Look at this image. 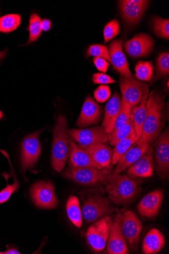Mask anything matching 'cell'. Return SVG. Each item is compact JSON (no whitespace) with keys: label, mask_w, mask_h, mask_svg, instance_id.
I'll return each mask as SVG.
<instances>
[{"label":"cell","mask_w":169,"mask_h":254,"mask_svg":"<svg viewBox=\"0 0 169 254\" xmlns=\"http://www.w3.org/2000/svg\"><path fill=\"white\" fill-rule=\"evenodd\" d=\"M165 97L162 92L157 90L152 91L149 95L147 116L142 135L136 142L137 145L150 144L161 133L166 122Z\"/></svg>","instance_id":"cell-1"},{"label":"cell","mask_w":169,"mask_h":254,"mask_svg":"<svg viewBox=\"0 0 169 254\" xmlns=\"http://www.w3.org/2000/svg\"><path fill=\"white\" fill-rule=\"evenodd\" d=\"M105 183L109 198L118 205L131 203L142 190L138 183L126 175L109 174Z\"/></svg>","instance_id":"cell-2"},{"label":"cell","mask_w":169,"mask_h":254,"mask_svg":"<svg viewBox=\"0 0 169 254\" xmlns=\"http://www.w3.org/2000/svg\"><path fill=\"white\" fill-rule=\"evenodd\" d=\"M70 138L65 119L60 115L54 130L52 148V164L54 169L61 172L65 167L70 151Z\"/></svg>","instance_id":"cell-3"},{"label":"cell","mask_w":169,"mask_h":254,"mask_svg":"<svg viewBox=\"0 0 169 254\" xmlns=\"http://www.w3.org/2000/svg\"><path fill=\"white\" fill-rule=\"evenodd\" d=\"M102 191V189L92 190L83 202L82 217L88 223L102 218L111 210L110 202Z\"/></svg>","instance_id":"cell-4"},{"label":"cell","mask_w":169,"mask_h":254,"mask_svg":"<svg viewBox=\"0 0 169 254\" xmlns=\"http://www.w3.org/2000/svg\"><path fill=\"white\" fill-rule=\"evenodd\" d=\"M119 87L122 93L121 101L131 108L138 104L145 96L149 95L148 85L134 77L127 78L120 76Z\"/></svg>","instance_id":"cell-5"},{"label":"cell","mask_w":169,"mask_h":254,"mask_svg":"<svg viewBox=\"0 0 169 254\" xmlns=\"http://www.w3.org/2000/svg\"><path fill=\"white\" fill-rule=\"evenodd\" d=\"M31 194L34 203L40 208L53 209L58 206L55 187L51 181H41L34 185Z\"/></svg>","instance_id":"cell-6"},{"label":"cell","mask_w":169,"mask_h":254,"mask_svg":"<svg viewBox=\"0 0 169 254\" xmlns=\"http://www.w3.org/2000/svg\"><path fill=\"white\" fill-rule=\"evenodd\" d=\"M41 131L32 133L24 138L21 145V166L25 173L36 166L41 152L39 135Z\"/></svg>","instance_id":"cell-7"},{"label":"cell","mask_w":169,"mask_h":254,"mask_svg":"<svg viewBox=\"0 0 169 254\" xmlns=\"http://www.w3.org/2000/svg\"><path fill=\"white\" fill-rule=\"evenodd\" d=\"M109 172L106 170L87 167L80 169H68L63 176L85 186H93L99 183H105Z\"/></svg>","instance_id":"cell-8"},{"label":"cell","mask_w":169,"mask_h":254,"mask_svg":"<svg viewBox=\"0 0 169 254\" xmlns=\"http://www.w3.org/2000/svg\"><path fill=\"white\" fill-rule=\"evenodd\" d=\"M71 140L78 143L81 148L105 143L109 141V134L102 127L87 129H72L68 131Z\"/></svg>","instance_id":"cell-9"},{"label":"cell","mask_w":169,"mask_h":254,"mask_svg":"<svg viewBox=\"0 0 169 254\" xmlns=\"http://www.w3.org/2000/svg\"><path fill=\"white\" fill-rule=\"evenodd\" d=\"M155 142V167L158 176L168 179L169 177V128L160 134Z\"/></svg>","instance_id":"cell-10"},{"label":"cell","mask_w":169,"mask_h":254,"mask_svg":"<svg viewBox=\"0 0 169 254\" xmlns=\"http://www.w3.org/2000/svg\"><path fill=\"white\" fill-rule=\"evenodd\" d=\"M110 219L106 216L88 229L86 233L87 241L90 247L96 253L103 251L107 246L109 237V221Z\"/></svg>","instance_id":"cell-11"},{"label":"cell","mask_w":169,"mask_h":254,"mask_svg":"<svg viewBox=\"0 0 169 254\" xmlns=\"http://www.w3.org/2000/svg\"><path fill=\"white\" fill-rule=\"evenodd\" d=\"M120 225L126 244L132 248L137 246L139 242L142 225L135 214L131 211L121 214Z\"/></svg>","instance_id":"cell-12"},{"label":"cell","mask_w":169,"mask_h":254,"mask_svg":"<svg viewBox=\"0 0 169 254\" xmlns=\"http://www.w3.org/2000/svg\"><path fill=\"white\" fill-rule=\"evenodd\" d=\"M155 41L149 35L140 33L126 41L124 44L127 54L132 58L146 57L152 52Z\"/></svg>","instance_id":"cell-13"},{"label":"cell","mask_w":169,"mask_h":254,"mask_svg":"<svg viewBox=\"0 0 169 254\" xmlns=\"http://www.w3.org/2000/svg\"><path fill=\"white\" fill-rule=\"evenodd\" d=\"M121 213H117L113 221L109 220V237L107 253L110 254H126L129 251L120 225Z\"/></svg>","instance_id":"cell-14"},{"label":"cell","mask_w":169,"mask_h":254,"mask_svg":"<svg viewBox=\"0 0 169 254\" xmlns=\"http://www.w3.org/2000/svg\"><path fill=\"white\" fill-rule=\"evenodd\" d=\"M150 1L122 0L119 1V9L124 21L129 25L137 24L146 11Z\"/></svg>","instance_id":"cell-15"},{"label":"cell","mask_w":169,"mask_h":254,"mask_svg":"<svg viewBox=\"0 0 169 254\" xmlns=\"http://www.w3.org/2000/svg\"><path fill=\"white\" fill-rule=\"evenodd\" d=\"M103 108L88 96L83 104L76 126L80 128L99 124L102 121Z\"/></svg>","instance_id":"cell-16"},{"label":"cell","mask_w":169,"mask_h":254,"mask_svg":"<svg viewBox=\"0 0 169 254\" xmlns=\"http://www.w3.org/2000/svg\"><path fill=\"white\" fill-rule=\"evenodd\" d=\"M123 42L122 40H115L110 45L109 51L111 63L121 76L131 78L134 77L131 72L126 57L123 51Z\"/></svg>","instance_id":"cell-17"},{"label":"cell","mask_w":169,"mask_h":254,"mask_svg":"<svg viewBox=\"0 0 169 254\" xmlns=\"http://www.w3.org/2000/svg\"><path fill=\"white\" fill-rule=\"evenodd\" d=\"M153 154L152 147L149 146L147 152L129 167V177L133 179L152 177L154 169Z\"/></svg>","instance_id":"cell-18"},{"label":"cell","mask_w":169,"mask_h":254,"mask_svg":"<svg viewBox=\"0 0 169 254\" xmlns=\"http://www.w3.org/2000/svg\"><path fill=\"white\" fill-rule=\"evenodd\" d=\"M163 198V190H158L150 192L139 202L137 207L138 213L145 217H155L159 214Z\"/></svg>","instance_id":"cell-19"},{"label":"cell","mask_w":169,"mask_h":254,"mask_svg":"<svg viewBox=\"0 0 169 254\" xmlns=\"http://www.w3.org/2000/svg\"><path fill=\"white\" fill-rule=\"evenodd\" d=\"M69 160L68 165L70 168L91 167L103 169L94 162L90 155L85 149L77 145L72 140H70V143Z\"/></svg>","instance_id":"cell-20"},{"label":"cell","mask_w":169,"mask_h":254,"mask_svg":"<svg viewBox=\"0 0 169 254\" xmlns=\"http://www.w3.org/2000/svg\"><path fill=\"white\" fill-rule=\"evenodd\" d=\"M150 144H145L136 147L131 146L119 158L113 175H119L133 164L135 161L146 153Z\"/></svg>","instance_id":"cell-21"},{"label":"cell","mask_w":169,"mask_h":254,"mask_svg":"<svg viewBox=\"0 0 169 254\" xmlns=\"http://www.w3.org/2000/svg\"><path fill=\"white\" fill-rule=\"evenodd\" d=\"M121 99L119 94L115 93L105 107L102 127L108 134L113 130L115 122L121 108Z\"/></svg>","instance_id":"cell-22"},{"label":"cell","mask_w":169,"mask_h":254,"mask_svg":"<svg viewBox=\"0 0 169 254\" xmlns=\"http://www.w3.org/2000/svg\"><path fill=\"white\" fill-rule=\"evenodd\" d=\"M91 156L94 162L102 169H108L112 163L113 151L104 143L82 148Z\"/></svg>","instance_id":"cell-23"},{"label":"cell","mask_w":169,"mask_h":254,"mask_svg":"<svg viewBox=\"0 0 169 254\" xmlns=\"http://www.w3.org/2000/svg\"><path fill=\"white\" fill-rule=\"evenodd\" d=\"M163 234L156 228L149 231L142 244V251L145 254H155L159 252L165 245Z\"/></svg>","instance_id":"cell-24"},{"label":"cell","mask_w":169,"mask_h":254,"mask_svg":"<svg viewBox=\"0 0 169 254\" xmlns=\"http://www.w3.org/2000/svg\"><path fill=\"white\" fill-rule=\"evenodd\" d=\"M149 95L145 96L141 101L131 109L133 114L134 129L137 141L142 135L143 126L147 116V104Z\"/></svg>","instance_id":"cell-25"},{"label":"cell","mask_w":169,"mask_h":254,"mask_svg":"<svg viewBox=\"0 0 169 254\" xmlns=\"http://www.w3.org/2000/svg\"><path fill=\"white\" fill-rule=\"evenodd\" d=\"M66 212L70 221L77 227L82 226V214L78 198L71 196L66 204Z\"/></svg>","instance_id":"cell-26"},{"label":"cell","mask_w":169,"mask_h":254,"mask_svg":"<svg viewBox=\"0 0 169 254\" xmlns=\"http://www.w3.org/2000/svg\"><path fill=\"white\" fill-rule=\"evenodd\" d=\"M137 142L136 132L133 130L131 134L124 139L119 141L115 146L112 157V164L114 165L132 145Z\"/></svg>","instance_id":"cell-27"},{"label":"cell","mask_w":169,"mask_h":254,"mask_svg":"<svg viewBox=\"0 0 169 254\" xmlns=\"http://www.w3.org/2000/svg\"><path fill=\"white\" fill-rule=\"evenodd\" d=\"M0 152H1L4 156H5V157L8 159V161L10 164V166L11 168V173L14 179L13 184L10 185L9 184L8 180L6 179L7 183V187L4 189L0 191V204H1L7 202L9 199L12 194L17 190L19 187V183L17 180V177L14 173V171L10 160L8 154L5 151L1 149H0Z\"/></svg>","instance_id":"cell-28"},{"label":"cell","mask_w":169,"mask_h":254,"mask_svg":"<svg viewBox=\"0 0 169 254\" xmlns=\"http://www.w3.org/2000/svg\"><path fill=\"white\" fill-rule=\"evenodd\" d=\"M121 102V108L115 122L113 130L109 134V141L119 129L127 124L130 117L132 108L127 104L122 101Z\"/></svg>","instance_id":"cell-29"},{"label":"cell","mask_w":169,"mask_h":254,"mask_svg":"<svg viewBox=\"0 0 169 254\" xmlns=\"http://www.w3.org/2000/svg\"><path fill=\"white\" fill-rule=\"evenodd\" d=\"M135 76L137 79L144 81L150 82L152 80L154 67L152 62L139 61L135 68Z\"/></svg>","instance_id":"cell-30"},{"label":"cell","mask_w":169,"mask_h":254,"mask_svg":"<svg viewBox=\"0 0 169 254\" xmlns=\"http://www.w3.org/2000/svg\"><path fill=\"white\" fill-rule=\"evenodd\" d=\"M169 74V53L165 52L161 54L156 62V74L152 83L164 78Z\"/></svg>","instance_id":"cell-31"},{"label":"cell","mask_w":169,"mask_h":254,"mask_svg":"<svg viewBox=\"0 0 169 254\" xmlns=\"http://www.w3.org/2000/svg\"><path fill=\"white\" fill-rule=\"evenodd\" d=\"M21 16L10 14L0 17V32L8 33L14 31L20 26Z\"/></svg>","instance_id":"cell-32"},{"label":"cell","mask_w":169,"mask_h":254,"mask_svg":"<svg viewBox=\"0 0 169 254\" xmlns=\"http://www.w3.org/2000/svg\"><path fill=\"white\" fill-rule=\"evenodd\" d=\"M40 17L36 13L32 14L30 19V37L27 44H30L36 41L41 36L42 29L41 27Z\"/></svg>","instance_id":"cell-33"},{"label":"cell","mask_w":169,"mask_h":254,"mask_svg":"<svg viewBox=\"0 0 169 254\" xmlns=\"http://www.w3.org/2000/svg\"><path fill=\"white\" fill-rule=\"evenodd\" d=\"M133 130H134V129L133 114L131 111L130 117L127 124L121 128L119 129L115 134L110 141L111 145L113 146H115L119 141L128 137Z\"/></svg>","instance_id":"cell-34"},{"label":"cell","mask_w":169,"mask_h":254,"mask_svg":"<svg viewBox=\"0 0 169 254\" xmlns=\"http://www.w3.org/2000/svg\"><path fill=\"white\" fill-rule=\"evenodd\" d=\"M153 28L155 33L159 37L169 40V20L160 17L154 18Z\"/></svg>","instance_id":"cell-35"},{"label":"cell","mask_w":169,"mask_h":254,"mask_svg":"<svg viewBox=\"0 0 169 254\" xmlns=\"http://www.w3.org/2000/svg\"><path fill=\"white\" fill-rule=\"evenodd\" d=\"M87 56L94 57L95 58H103L111 63V58L109 51L107 46L104 45L94 44L92 45L89 48Z\"/></svg>","instance_id":"cell-36"},{"label":"cell","mask_w":169,"mask_h":254,"mask_svg":"<svg viewBox=\"0 0 169 254\" xmlns=\"http://www.w3.org/2000/svg\"><path fill=\"white\" fill-rule=\"evenodd\" d=\"M120 31L118 21L113 19L110 21L104 29V35L105 43H108L117 36Z\"/></svg>","instance_id":"cell-37"},{"label":"cell","mask_w":169,"mask_h":254,"mask_svg":"<svg viewBox=\"0 0 169 254\" xmlns=\"http://www.w3.org/2000/svg\"><path fill=\"white\" fill-rule=\"evenodd\" d=\"M111 95L110 87L104 85L96 88L94 93L95 99L100 103H104L108 101L110 99Z\"/></svg>","instance_id":"cell-38"},{"label":"cell","mask_w":169,"mask_h":254,"mask_svg":"<svg viewBox=\"0 0 169 254\" xmlns=\"http://www.w3.org/2000/svg\"><path fill=\"white\" fill-rule=\"evenodd\" d=\"M92 81L95 84H107L116 83V81L107 74L96 73L92 76Z\"/></svg>","instance_id":"cell-39"},{"label":"cell","mask_w":169,"mask_h":254,"mask_svg":"<svg viewBox=\"0 0 169 254\" xmlns=\"http://www.w3.org/2000/svg\"><path fill=\"white\" fill-rule=\"evenodd\" d=\"M93 61L99 71L103 73H106L108 71L110 66L108 61L101 58H94Z\"/></svg>","instance_id":"cell-40"},{"label":"cell","mask_w":169,"mask_h":254,"mask_svg":"<svg viewBox=\"0 0 169 254\" xmlns=\"http://www.w3.org/2000/svg\"><path fill=\"white\" fill-rule=\"evenodd\" d=\"M41 27L42 31H48L51 30L52 27V22L51 20L48 19H44L41 22Z\"/></svg>","instance_id":"cell-41"},{"label":"cell","mask_w":169,"mask_h":254,"mask_svg":"<svg viewBox=\"0 0 169 254\" xmlns=\"http://www.w3.org/2000/svg\"><path fill=\"white\" fill-rule=\"evenodd\" d=\"M20 253L15 248L11 247L5 252H0V254H20Z\"/></svg>","instance_id":"cell-42"},{"label":"cell","mask_w":169,"mask_h":254,"mask_svg":"<svg viewBox=\"0 0 169 254\" xmlns=\"http://www.w3.org/2000/svg\"><path fill=\"white\" fill-rule=\"evenodd\" d=\"M6 53H7L6 50H5L2 52H0V60H1L3 58H4V57L5 56Z\"/></svg>","instance_id":"cell-43"},{"label":"cell","mask_w":169,"mask_h":254,"mask_svg":"<svg viewBox=\"0 0 169 254\" xmlns=\"http://www.w3.org/2000/svg\"><path fill=\"white\" fill-rule=\"evenodd\" d=\"M4 118V113L0 110V121H1L3 120Z\"/></svg>","instance_id":"cell-44"},{"label":"cell","mask_w":169,"mask_h":254,"mask_svg":"<svg viewBox=\"0 0 169 254\" xmlns=\"http://www.w3.org/2000/svg\"><path fill=\"white\" fill-rule=\"evenodd\" d=\"M167 85H168V87H169V81H168Z\"/></svg>","instance_id":"cell-45"}]
</instances>
